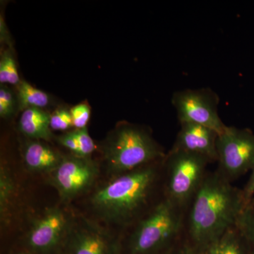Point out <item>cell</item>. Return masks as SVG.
<instances>
[{"mask_svg":"<svg viewBox=\"0 0 254 254\" xmlns=\"http://www.w3.org/2000/svg\"><path fill=\"white\" fill-rule=\"evenodd\" d=\"M243 190L216 170L209 171L185 213L184 238L202 254L236 226L245 208Z\"/></svg>","mask_w":254,"mask_h":254,"instance_id":"cell-1","label":"cell"},{"mask_svg":"<svg viewBox=\"0 0 254 254\" xmlns=\"http://www.w3.org/2000/svg\"><path fill=\"white\" fill-rule=\"evenodd\" d=\"M163 160L114 177L92 196L95 211L115 225L133 226L164 198Z\"/></svg>","mask_w":254,"mask_h":254,"instance_id":"cell-2","label":"cell"},{"mask_svg":"<svg viewBox=\"0 0 254 254\" xmlns=\"http://www.w3.org/2000/svg\"><path fill=\"white\" fill-rule=\"evenodd\" d=\"M186 211L163 198L133 226L127 254H163L183 238Z\"/></svg>","mask_w":254,"mask_h":254,"instance_id":"cell-3","label":"cell"},{"mask_svg":"<svg viewBox=\"0 0 254 254\" xmlns=\"http://www.w3.org/2000/svg\"><path fill=\"white\" fill-rule=\"evenodd\" d=\"M103 151L108 172L113 177L163 160L167 154L149 130L128 123H122L111 132Z\"/></svg>","mask_w":254,"mask_h":254,"instance_id":"cell-4","label":"cell"},{"mask_svg":"<svg viewBox=\"0 0 254 254\" xmlns=\"http://www.w3.org/2000/svg\"><path fill=\"white\" fill-rule=\"evenodd\" d=\"M210 164L201 155L169 150L163 160L164 198L186 211L204 181Z\"/></svg>","mask_w":254,"mask_h":254,"instance_id":"cell-5","label":"cell"},{"mask_svg":"<svg viewBox=\"0 0 254 254\" xmlns=\"http://www.w3.org/2000/svg\"><path fill=\"white\" fill-rule=\"evenodd\" d=\"M216 170L232 183L254 167V133L249 128L227 126L216 143Z\"/></svg>","mask_w":254,"mask_h":254,"instance_id":"cell-6","label":"cell"},{"mask_svg":"<svg viewBox=\"0 0 254 254\" xmlns=\"http://www.w3.org/2000/svg\"><path fill=\"white\" fill-rule=\"evenodd\" d=\"M220 98L210 88L185 89L175 92L172 104L180 123L203 125L221 133L226 125L218 113Z\"/></svg>","mask_w":254,"mask_h":254,"instance_id":"cell-7","label":"cell"},{"mask_svg":"<svg viewBox=\"0 0 254 254\" xmlns=\"http://www.w3.org/2000/svg\"><path fill=\"white\" fill-rule=\"evenodd\" d=\"M99 173L91 157L64 156L61 163L50 174L49 182L64 201L72 200L88 190Z\"/></svg>","mask_w":254,"mask_h":254,"instance_id":"cell-8","label":"cell"},{"mask_svg":"<svg viewBox=\"0 0 254 254\" xmlns=\"http://www.w3.org/2000/svg\"><path fill=\"white\" fill-rule=\"evenodd\" d=\"M70 226L64 212L58 208L47 209L33 222L26 237L28 248L41 254H48L66 241Z\"/></svg>","mask_w":254,"mask_h":254,"instance_id":"cell-9","label":"cell"},{"mask_svg":"<svg viewBox=\"0 0 254 254\" xmlns=\"http://www.w3.org/2000/svg\"><path fill=\"white\" fill-rule=\"evenodd\" d=\"M68 254H120L116 240L89 222L70 227L66 239Z\"/></svg>","mask_w":254,"mask_h":254,"instance_id":"cell-10","label":"cell"},{"mask_svg":"<svg viewBox=\"0 0 254 254\" xmlns=\"http://www.w3.org/2000/svg\"><path fill=\"white\" fill-rule=\"evenodd\" d=\"M171 150L201 155L210 163H217L216 143L219 133L212 128L193 123H180Z\"/></svg>","mask_w":254,"mask_h":254,"instance_id":"cell-11","label":"cell"},{"mask_svg":"<svg viewBox=\"0 0 254 254\" xmlns=\"http://www.w3.org/2000/svg\"><path fill=\"white\" fill-rule=\"evenodd\" d=\"M64 155L39 140H30L23 148V158L28 170L50 174L59 166Z\"/></svg>","mask_w":254,"mask_h":254,"instance_id":"cell-12","label":"cell"},{"mask_svg":"<svg viewBox=\"0 0 254 254\" xmlns=\"http://www.w3.org/2000/svg\"><path fill=\"white\" fill-rule=\"evenodd\" d=\"M18 128L23 135L32 140L48 141L53 137L50 128V115L39 108L23 110Z\"/></svg>","mask_w":254,"mask_h":254,"instance_id":"cell-13","label":"cell"},{"mask_svg":"<svg viewBox=\"0 0 254 254\" xmlns=\"http://www.w3.org/2000/svg\"><path fill=\"white\" fill-rule=\"evenodd\" d=\"M202 254H250L248 246L236 226L224 233Z\"/></svg>","mask_w":254,"mask_h":254,"instance_id":"cell-14","label":"cell"},{"mask_svg":"<svg viewBox=\"0 0 254 254\" xmlns=\"http://www.w3.org/2000/svg\"><path fill=\"white\" fill-rule=\"evenodd\" d=\"M18 108L20 110L28 108L43 109L50 103L49 95L26 81H21L17 86Z\"/></svg>","mask_w":254,"mask_h":254,"instance_id":"cell-15","label":"cell"},{"mask_svg":"<svg viewBox=\"0 0 254 254\" xmlns=\"http://www.w3.org/2000/svg\"><path fill=\"white\" fill-rule=\"evenodd\" d=\"M15 191L14 181L9 169L4 165L0 168V217L1 223L8 221Z\"/></svg>","mask_w":254,"mask_h":254,"instance_id":"cell-16","label":"cell"},{"mask_svg":"<svg viewBox=\"0 0 254 254\" xmlns=\"http://www.w3.org/2000/svg\"><path fill=\"white\" fill-rule=\"evenodd\" d=\"M236 227L247 242L250 254H254V197L244 208Z\"/></svg>","mask_w":254,"mask_h":254,"instance_id":"cell-17","label":"cell"},{"mask_svg":"<svg viewBox=\"0 0 254 254\" xmlns=\"http://www.w3.org/2000/svg\"><path fill=\"white\" fill-rule=\"evenodd\" d=\"M0 82L18 86L21 83L18 76L16 62L9 50L1 53L0 59Z\"/></svg>","mask_w":254,"mask_h":254,"instance_id":"cell-18","label":"cell"},{"mask_svg":"<svg viewBox=\"0 0 254 254\" xmlns=\"http://www.w3.org/2000/svg\"><path fill=\"white\" fill-rule=\"evenodd\" d=\"M18 106L17 97L5 85L0 86V116L8 119L13 116Z\"/></svg>","mask_w":254,"mask_h":254,"instance_id":"cell-19","label":"cell"},{"mask_svg":"<svg viewBox=\"0 0 254 254\" xmlns=\"http://www.w3.org/2000/svg\"><path fill=\"white\" fill-rule=\"evenodd\" d=\"M73 121L70 110L61 108L50 115V128L55 131H66L72 128Z\"/></svg>","mask_w":254,"mask_h":254,"instance_id":"cell-20","label":"cell"},{"mask_svg":"<svg viewBox=\"0 0 254 254\" xmlns=\"http://www.w3.org/2000/svg\"><path fill=\"white\" fill-rule=\"evenodd\" d=\"M71 118H72L73 126L75 129H81L86 128L87 124L91 116V109L88 105L81 103L75 105L70 110Z\"/></svg>","mask_w":254,"mask_h":254,"instance_id":"cell-21","label":"cell"},{"mask_svg":"<svg viewBox=\"0 0 254 254\" xmlns=\"http://www.w3.org/2000/svg\"><path fill=\"white\" fill-rule=\"evenodd\" d=\"M72 133L79 144L81 156L90 157L95 150V144L87 128L73 130Z\"/></svg>","mask_w":254,"mask_h":254,"instance_id":"cell-22","label":"cell"},{"mask_svg":"<svg viewBox=\"0 0 254 254\" xmlns=\"http://www.w3.org/2000/svg\"><path fill=\"white\" fill-rule=\"evenodd\" d=\"M58 141L60 145L69 150L73 155L81 156V148L72 131L66 132L58 137Z\"/></svg>","mask_w":254,"mask_h":254,"instance_id":"cell-23","label":"cell"},{"mask_svg":"<svg viewBox=\"0 0 254 254\" xmlns=\"http://www.w3.org/2000/svg\"><path fill=\"white\" fill-rule=\"evenodd\" d=\"M163 254H201L195 248H193L190 243L187 242L185 238L182 239L176 245L172 247L170 250Z\"/></svg>","mask_w":254,"mask_h":254,"instance_id":"cell-24","label":"cell"},{"mask_svg":"<svg viewBox=\"0 0 254 254\" xmlns=\"http://www.w3.org/2000/svg\"><path fill=\"white\" fill-rule=\"evenodd\" d=\"M243 190L244 198H245L246 205L254 197V167L251 171L250 178L247 182L245 187L242 189Z\"/></svg>","mask_w":254,"mask_h":254,"instance_id":"cell-25","label":"cell"},{"mask_svg":"<svg viewBox=\"0 0 254 254\" xmlns=\"http://www.w3.org/2000/svg\"><path fill=\"white\" fill-rule=\"evenodd\" d=\"M0 40L1 43H6L9 47L11 46V38H10L9 33L5 23L4 18L2 17V14H1V17H0Z\"/></svg>","mask_w":254,"mask_h":254,"instance_id":"cell-26","label":"cell"}]
</instances>
